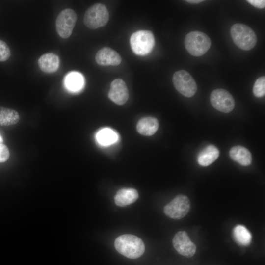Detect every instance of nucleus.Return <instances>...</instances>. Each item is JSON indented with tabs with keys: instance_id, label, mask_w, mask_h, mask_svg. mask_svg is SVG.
I'll list each match as a JSON object with an SVG mask.
<instances>
[{
	"instance_id": "27",
	"label": "nucleus",
	"mask_w": 265,
	"mask_h": 265,
	"mask_svg": "<svg viewBox=\"0 0 265 265\" xmlns=\"http://www.w3.org/2000/svg\"><path fill=\"white\" fill-rule=\"evenodd\" d=\"M3 143V139H2V136L0 134V143Z\"/></svg>"
},
{
	"instance_id": "5",
	"label": "nucleus",
	"mask_w": 265,
	"mask_h": 265,
	"mask_svg": "<svg viewBox=\"0 0 265 265\" xmlns=\"http://www.w3.org/2000/svg\"><path fill=\"white\" fill-rule=\"evenodd\" d=\"M155 44L153 33L150 30H139L130 38V45L133 53L138 55H145L150 53Z\"/></svg>"
},
{
	"instance_id": "21",
	"label": "nucleus",
	"mask_w": 265,
	"mask_h": 265,
	"mask_svg": "<svg viewBox=\"0 0 265 265\" xmlns=\"http://www.w3.org/2000/svg\"><path fill=\"white\" fill-rule=\"evenodd\" d=\"M96 138L98 142L103 145H109L115 142L117 140V134L112 130L104 128L99 131Z\"/></svg>"
},
{
	"instance_id": "6",
	"label": "nucleus",
	"mask_w": 265,
	"mask_h": 265,
	"mask_svg": "<svg viewBox=\"0 0 265 265\" xmlns=\"http://www.w3.org/2000/svg\"><path fill=\"white\" fill-rule=\"evenodd\" d=\"M172 81L175 89L185 97H191L197 91L195 80L186 70H180L175 72L172 77Z\"/></svg>"
},
{
	"instance_id": "18",
	"label": "nucleus",
	"mask_w": 265,
	"mask_h": 265,
	"mask_svg": "<svg viewBox=\"0 0 265 265\" xmlns=\"http://www.w3.org/2000/svg\"><path fill=\"white\" fill-rule=\"evenodd\" d=\"M232 234L234 240L238 245L248 246L251 243L252 234L245 226L237 225L234 228Z\"/></svg>"
},
{
	"instance_id": "26",
	"label": "nucleus",
	"mask_w": 265,
	"mask_h": 265,
	"mask_svg": "<svg viewBox=\"0 0 265 265\" xmlns=\"http://www.w3.org/2000/svg\"><path fill=\"white\" fill-rule=\"evenodd\" d=\"M185 1L190 3L197 4V3H199L201 2H203L204 0H186Z\"/></svg>"
},
{
	"instance_id": "19",
	"label": "nucleus",
	"mask_w": 265,
	"mask_h": 265,
	"mask_svg": "<svg viewBox=\"0 0 265 265\" xmlns=\"http://www.w3.org/2000/svg\"><path fill=\"white\" fill-rule=\"evenodd\" d=\"M20 119L18 112L14 109L0 106V125L10 126L18 123Z\"/></svg>"
},
{
	"instance_id": "1",
	"label": "nucleus",
	"mask_w": 265,
	"mask_h": 265,
	"mask_svg": "<svg viewBox=\"0 0 265 265\" xmlns=\"http://www.w3.org/2000/svg\"><path fill=\"white\" fill-rule=\"evenodd\" d=\"M114 247L120 254L130 259L138 258L145 251V245L142 239L131 234L118 237L114 241Z\"/></svg>"
},
{
	"instance_id": "7",
	"label": "nucleus",
	"mask_w": 265,
	"mask_h": 265,
	"mask_svg": "<svg viewBox=\"0 0 265 265\" xmlns=\"http://www.w3.org/2000/svg\"><path fill=\"white\" fill-rule=\"evenodd\" d=\"M77 20V16L73 9L66 8L57 16L56 30L60 37L67 38L71 35Z\"/></svg>"
},
{
	"instance_id": "12",
	"label": "nucleus",
	"mask_w": 265,
	"mask_h": 265,
	"mask_svg": "<svg viewBox=\"0 0 265 265\" xmlns=\"http://www.w3.org/2000/svg\"><path fill=\"white\" fill-rule=\"evenodd\" d=\"M95 60L101 66H117L120 64L121 57L118 53L109 47H104L96 53Z\"/></svg>"
},
{
	"instance_id": "16",
	"label": "nucleus",
	"mask_w": 265,
	"mask_h": 265,
	"mask_svg": "<svg viewBox=\"0 0 265 265\" xmlns=\"http://www.w3.org/2000/svg\"><path fill=\"white\" fill-rule=\"evenodd\" d=\"M159 123L158 119L152 117H146L141 118L138 122L136 129L141 134L145 136L153 135L158 130Z\"/></svg>"
},
{
	"instance_id": "2",
	"label": "nucleus",
	"mask_w": 265,
	"mask_h": 265,
	"mask_svg": "<svg viewBox=\"0 0 265 265\" xmlns=\"http://www.w3.org/2000/svg\"><path fill=\"white\" fill-rule=\"evenodd\" d=\"M230 34L235 44L243 50H250L256 44L257 37L255 32L246 25L234 24L231 27Z\"/></svg>"
},
{
	"instance_id": "17",
	"label": "nucleus",
	"mask_w": 265,
	"mask_h": 265,
	"mask_svg": "<svg viewBox=\"0 0 265 265\" xmlns=\"http://www.w3.org/2000/svg\"><path fill=\"white\" fill-rule=\"evenodd\" d=\"M219 150L214 145H209L203 149L197 156V161L202 166H207L218 158Z\"/></svg>"
},
{
	"instance_id": "23",
	"label": "nucleus",
	"mask_w": 265,
	"mask_h": 265,
	"mask_svg": "<svg viewBox=\"0 0 265 265\" xmlns=\"http://www.w3.org/2000/svg\"><path fill=\"white\" fill-rule=\"evenodd\" d=\"M10 50L7 44L0 40V61H6L10 56Z\"/></svg>"
},
{
	"instance_id": "20",
	"label": "nucleus",
	"mask_w": 265,
	"mask_h": 265,
	"mask_svg": "<svg viewBox=\"0 0 265 265\" xmlns=\"http://www.w3.org/2000/svg\"><path fill=\"white\" fill-rule=\"evenodd\" d=\"M65 82L66 86L69 90L77 91L82 88L84 81L80 74L77 72H71L66 76Z\"/></svg>"
},
{
	"instance_id": "11",
	"label": "nucleus",
	"mask_w": 265,
	"mask_h": 265,
	"mask_svg": "<svg viewBox=\"0 0 265 265\" xmlns=\"http://www.w3.org/2000/svg\"><path fill=\"white\" fill-rule=\"evenodd\" d=\"M108 96L114 103L119 105L124 104L129 98V91L125 82L120 79L112 81Z\"/></svg>"
},
{
	"instance_id": "14",
	"label": "nucleus",
	"mask_w": 265,
	"mask_h": 265,
	"mask_svg": "<svg viewBox=\"0 0 265 265\" xmlns=\"http://www.w3.org/2000/svg\"><path fill=\"white\" fill-rule=\"evenodd\" d=\"M138 198L137 191L132 188H124L119 190L114 197L117 206L124 207L134 202Z\"/></svg>"
},
{
	"instance_id": "24",
	"label": "nucleus",
	"mask_w": 265,
	"mask_h": 265,
	"mask_svg": "<svg viewBox=\"0 0 265 265\" xmlns=\"http://www.w3.org/2000/svg\"><path fill=\"white\" fill-rule=\"evenodd\" d=\"M9 155L7 147L3 143H0V162L6 161L8 159Z\"/></svg>"
},
{
	"instance_id": "15",
	"label": "nucleus",
	"mask_w": 265,
	"mask_h": 265,
	"mask_svg": "<svg viewBox=\"0 0 265 265\" xmlns=\"http://www.w3.org/2000/svg\"><path fill=\"white\" fill-rule=\"evenodd\" d=\"M231 158L243 166H248L252 163V155L245 147L237 145L231 148L229 151Z\"/></svg>"
},
{
	"instance_id": "9",
	"label": "nucleus",
	"mask_w": 265,
	"mask_h": 265,
	"mask_svg": "<svg viewBox=\"0 0 265 265\" xmlns=\"http://www.w3.org/2000/svg\"><path fill=\"white\" fill-rule=\"evenodd\" d=\"M210 102L215 109L226 113L232 111L235 105L232 95L223 89L214 90L211 94Z\"/></svg>"
},
{
	"instance_id": "22",
	"label": "nucleus",
	"mask_w": 265,
	"mask_h": 265,
	"mask_svg": "<svg viewBox=\"0 0 265 265\" xmlns=\"http://www.w3.org/2000/svg\"><path fill=\"white\" fill-rule=\"evenodd\" d=\"M253 93L258 98H261L265 94V77L259 78L255 81L253 87Z\"/></svg>"
},
{
	"instance_id": "3",
	"label": "nucleus",
	"mask_w": 265,
	"mask_h": 265,
	"mask_svg": "<svg viewBox=\"0 0 265 265\" xmlns=\"http://www.w3.org/2000/svg\"><path fill=\"white\" fill-rule=\"evenodd\" d=\"M187 52L194 56H201L209 50L211 40L205 33L199 31H191L186 34L184 40Z\"/></svg>"
},
{
	"instance_id": "13",
	"label": "nucleus",
	"mask_w": 265,
	"mask_h": 265,
	"mask_svg": "<svg viewBox=\"0 0 265 265\" xmlns=\"http://www.w3.org/2000/svg\"><path fill=\"white\" fill-rule=\"evenodd\" d=\"M39 68L46 73H52L58 68L59 59L58 56L52 53H48L42 55L38 60Z\"/></svg>"
},
{
	"instance_id": "10",
	"label": "nucleus",
	"mask_w": 265,
	"mask_h": 265,
	"mask_svg": "<svg viewBox=\"0 0 265 265\" xmlns=\"http://www.w3.org/2000/svg\"><path fill=\"white\" fill-rule=\"evenodd\" d=\"M172 244L179 254L187 258L192 257L196 251V245L184 231H180L175 234L172 239Z\"/></svg>"
},
{
	"instance_id": "25",
	"label": "nucleus",
	"mask_w": 265,
	"mask_h": 265,
	"mask_svg": "<svg viewBox=\"0 0 265 265\" xmlns=\"http://www.w3.org/2000/svg\"><path fill=\"white\" fill-rule=\"evenodd\" d=\"M247 1L257 8L263 9L265 7V0H247Z\"/></svg>"
},
{
	"instance_id": "4",
	"label": "nucleus",
	"mask_w": 265,
	"mask_h": 265,
	"mask_svg": "<svg viewBox=\"0 0 265 265\" xmlns=\"http://www.w3.org/2000/svg\"><path fill=\"white\" fill-rule=\"evenodd\" d=\"M109 13L105 5L96 3L86 11L83 22L89 28L95 29L105 26L109 20Z\"/></svg>"
},
{
	"instance_id": "8",
	"label": "nucleus",
	"mask_w": 265,
	"mask_h": 265,
	"mask_svg": "<svg viewBox=\"0 0 265 265\" xmlns=\"http://www.w3.org/2000/svg\"><path fill=\"white\" fill-rule=\"evenodd\" d=\"M190 209L189 198L186 195L180 194L164 206L163 211L168 217L174 219H180L188 213Z\"/></svg>"
}]
</instances>
